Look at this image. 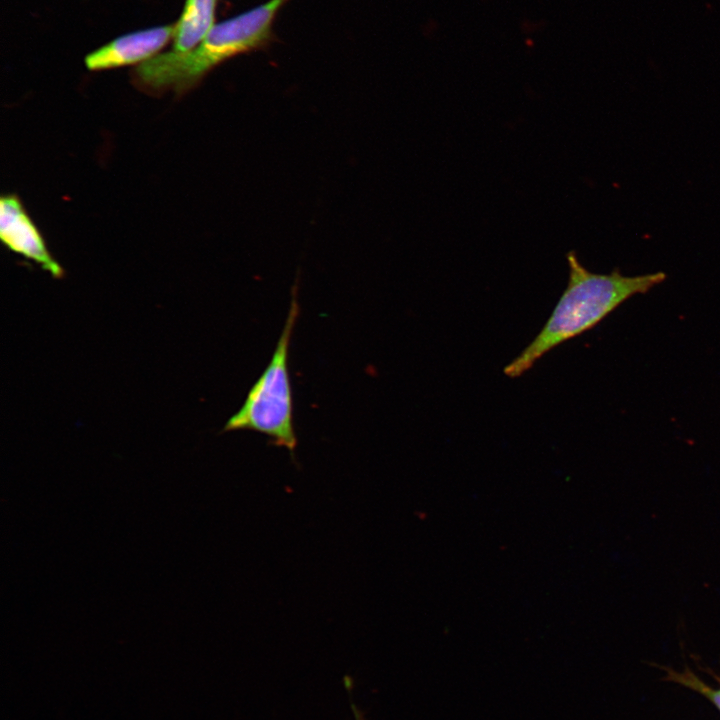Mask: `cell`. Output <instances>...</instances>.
Listing matches in <instances>:
<instances>
[{
  "label": "cell",
  "mask_w": 720,
  "mask_h": 720,
  "mask_svg": "<svg viewBox=\"0 0 720 720\" xmlns=\"http://www.w3.org/2000/svg\"><path fill=\"white\" fill-rule=\"evenodd\" d=\"M568 283L545 325L522 352L504 367L516 378L550 350L592 329L626 300L645 294L666 279L664 272L624 276L618 269L609 274L588 270L575 251L567 254Z\"/></svg>",
  "instance_id": "cell-1"
},
{
  "label": "cell",
  "mask_w": 720,
  "mask_h": 720,
  "mask_svg": "<svg viewBox=\"0 0 720 720\" xmlns=\"http://www.w3.org/2000/svg\"><path fill=\"white\" fill-rule=\"evenodd\" d=\"M285 0L268 2L215 24L206 37L185 53L168 51L137 65L132 82L142 91L159 95L172 91L182 95L222 62L266 46L272 26Z\"/></svg>",
  "instance_id": "cell-2"
},
{
  "label": "cell",
  "mask_w": 720,
  "mask_h": 720,
  "mask_svg": "<svg viewBox=\"0 0 720 720\" xmlns=\"http://www.w3.org/2000/svg\"><path fill=\"white\" fill-rule=\"evenodd\" d=\"M299 315L297 286L292 296L287 319L277 341L273 356L254 383L240 407L227 421L223 431L252 430L267 435L277 446L291 454L297 446L293 425V397L288 369L289 347Z\"/></svg>",
  "instance_id": "cell-3"
},
{
  "label": "cell",
  "mask_w": 720,
  "mask_h": 720,
  "mask_svg": "<svg viewBox=\"0 0 720 720\" xmlns=\"http://www.w3.org/2000/svg\"><path fill=\"white\" fill-rule=\"evenodd\" d=\"M0 238L11 251L34 261L54 278L64 276V269L49 252L44 238L15 194L0 199Z\"/></svg>",
  "instance_id": "cell-4"
},
{
  "label": "cell",
  "mask_w": 720,
  "mask_h": 720,
  "mask_svg": "<svg viewBox=\"0 0 720 720\" xmlns=\"http://www.w3.org/2000/svg\"><path fill=\"white\" fill-rule=\"evenodd\" d=\"M175 25L155 26L119 36L90 52L84 59L90 71L141 64L173 39Z\"/></svg>",
  "instance_id": "cell-5"
},
{
  "label": "cell",
  "mask_w": 720,
  "mask_h": 720,
  "mask_svg": "<svg viewBox=\"0 0 720 720\" xmlns=\"http://www.w3.org/2000/svg\"><path fill=\"white\" fill-rule=\"evenodd\" d=\"M216 6L217 0H185L174 24L171 51L185 53L194 49L215 25Z\"/></svg>",
  "instance_id": "cell-6"
},
{
  "label": "cell",
  "mask_w": 720,
  "mask_h": 720,
  "mask_svg": "<svg viewBox=\"0 0 720 720\" xmlns=\"http://www.w3.org/2000/svg\"><path fill=\"white\" fill-rule=\"evenodd\" d=\"M668 674H669L670 680L678 682V683L704 695L720 711V687H718L716 689L711 688L709 685L704 683L701 679H699L691 671H684V672H680V673L675 672V671H670V672H668Z\"/></svg>",
  "instance_id": "cell-7"
},
{
  "label": "cell",
  "mask_w": 720,
  "mask_h": 720,
  "mask_svg": "<svg viewBox=\"0 0 720 720\" xmlns=\"http://www.w3.org/2000/svg\"><path fill=\"white\" fill-rule=\"evenodd\" d=\"M355 720H365L361 710H359L354 703L351 704Z\"/></svg>",
  "instance_id": "cell-8"
},
{
  "label": "cell",
  "mask_w": 720,
  "mask_h": 720,
  "mask_svg": "<svg viewBox=\"0 0 720 720\" xmlns=\"http://www.w3.org/2000/svg\"><path fill=\"white\" fill-rule=\"evenodd\" d=\"M286 1V0H285Z\"/></svg>",
  "instance_id": "cell-9"
}]
</instances>
